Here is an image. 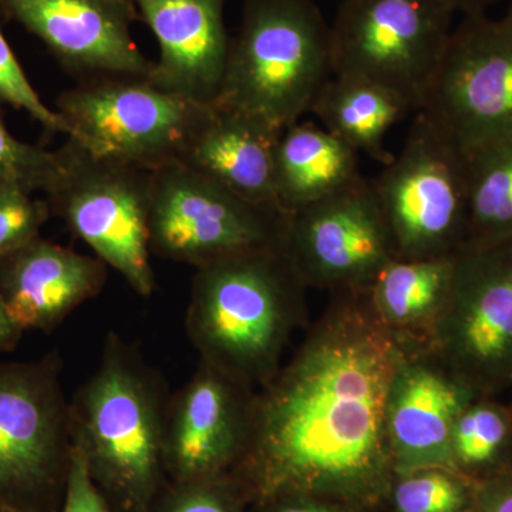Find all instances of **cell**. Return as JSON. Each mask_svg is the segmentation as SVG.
<instances>
[{
  "mask_svg": "<svg viewBox=\"0 0 512 512\" xmlns=\"http://www.w3.org/2000/svg\"><path fill=\"white\" fill-rule=\"evenodd\" d=\"M330 295L291 359L254 394L247 447L231 473L251 508L286 495L386 508L387 400L404 348L377 323L367 291Z\"/></svg>",
  "mask_w": 512,
  "mask_h": 512,
  "instance_id": "6da1fadb",
  "label": "cell"
},
{
  "mask_svg": "<svg viewBox=\"0 0 512 512\" xmlns=\"http://www.w3.org/2000/svg\"><path fill=\"white\" fill-rule=\"evenodd\" d=\"M170 397L163 376L136 345L111 330L99 366L69 400L73 446L119 512H150L167 487Z\"/></svg>",
  "mask_w": 512,
  "mask_h": 512,
  "instance_id": "7a4b0ae2",
  "label": "cell"
},
{
  "mask_svg": "<svg viewBox=\"0 0 512 512\" xmlns=\"http://www.w3.org/2000/svg\"><path fill=\"white\" fill-rule=\"evenodd\" d=\"M284 249L228 256L195 268L185 329L200 362L258 390L278 373L308 298Z\"/></svg>",
  "mask_w": 512,
  "mask_h": 512,
  "instance_id": "3957f363",
  "label": "cell"
},
{
  "mask_svg": "<svg viewBox=\"0 0 512 512\" xmlns=\"http://www.w3.org/2000/svg\"><path fill=\"white\" fill-rule=\"evenodd\" d=\"M330 77V26L313 0H244L212 104L284 131Z\"/></svg>",
  "mask_w": 512,
  "mask_h": 512,
  "instance_id": "277c9868",
  "label": "cell"
},
{
  "mask_svg": "<svg viewBox=\"0 0 512 512\" xmlns=\"http://www.w3.org/2000/svg\"><path fill=\"white\" fill-rule=\"evenodd\" d=\"M45 191L52 215L143 298L156 291L148 207L151 173L94 153L74 138L57 148Z\"/></svg>",
  "mask_w": 512,
  "mask_h": 512,
  "instance_id": "5b68a950",
  "label": "cell"
},
{
  "mask_svg": "<svg viewBox=\"0 0 512 512\" xmlns=\"http://www.w3.org/2000/svg\"><path fill=\"white\" fill-rule=\"evenodd\" d=\"M72 453L59 355L0 362V508L59 512Z\"/></svg>",
  "mask_w": 512,
  "mask_h": 512,
  "instance_id": "8992f818",
  "label": "cell"
},
{
  "mask_svg": "<svg viewBox=\"0 0 512 512\" xmlns=\"http://www.w3.org/2000/svg\"><path fill=\"white\" fill-rule=\"evenodd\" d=\"M453 18L443 0H340L330 25L332 76L376 84L419 111Z\"/></svg>",
  "mask_w": 512,
  "mask_h": 512,
  "instance_id": "52a82bcc",
  "label": "cell"
},
{
  "mask_svg": "<svg viewBox=\"0 0 512 512\" xmlns=\"http://www.w3.org/2000/svg\"><path fill=\"white\" fill-rule=\"evenodd\" d=\"M396 258L457 255L467 247L466 156L417 113L399 156L370 180Z\"/></svg>",
  "mask_w": 512,
  "mask_h": 512,
  "instance_id": "ba28073f",
  "label": "cell"
},
{
  "mask_svg": "<svg viewBox=\"0 0 512 512\" xmlns=\"http://www.w3.org/2000/svg\"><path fill=\"white\" fill-rule=\"evenodd\" d=\"M210 110L140 76L82 80L56 100L70 138L150 173L180 161Z\"/></svg>",
  "mask_w": 512,
  "mask_h": 512,
  "instance_id": "9c48e42d",
  "label": "cell"
},
{
  "mask_svg": "<svg viewBox=\"0 0 512 512\" xmlns=\"http://www.w3.org/2000/svg\"><path fill=\"white\" fill-rule=\"evenodd\" d=\"M286 218L259 207L187 165L151 171V254L200 268L228 256L281 248Z\"/></svg>",
  "mask_w": 512,
  "mask_h": 512,
  "instance_id": "30bf717a",
  "label": "cell"
},
{
  "mask_svg": "<svg viewBox=\"0 0 512 512\" xmlns=\"http://www.w3.org/2000/svg\"><path fill=\"white\" fill-rule=\"evenodd\" d=\"M424 349L481 396L511 389L512 244L458 252L446 308Z\"/></svg>",
  "mask_w": 512,
  "mask_h": 512,
  "instance_id": "8fae6325",
  "label": "cell"
},
{
  "mask_svg": "<svg viewBox=\"0 0 512 512\" xmlns=\"http://www.w3.org/2000/svg\"><path fill=\"white\" fill-rule=\"evenodd\" d=\"M463 153L512 137V22L466 16L417 111Z\"/></svg>",
  "mask_w": 512,
  "mask_h": 512,
  "instance_id": "7c38bea8",
  "label": "cell"
},
{
  "mask_svg": "<svg viewBox=\"0 0 512 512\" xmlns=\"http://www.w3.org/2000/svg\"><path fill=\"white\" fill-rule=\"evenodd\" d=\"M285 255L308 289L366 292L396 259L370 181L292 212Z\"/></svg>",
  "mask_w": 512,
  "mask_h": 512,
  "instance_id": "4fadbf2b",
  "label": "cell"
},
{
  "mask_svg": "<svg viewBox=\"0 0 512 512\" xmlns=\"http://www.w3.org/2000/svg\"><path fill=\"white\" fill-rule=\"evenodd\" d=\"M0 16L36 36L79 82L153 72L131 35L140 20L131 0H0Z\"/></svg>",
  "mask_w": 512,
  "mask_h": 512,
  "instance_id": "5bb4252c",
  "label": "cell"
},
{
  "mask_svg": "<svg viewBox=\"0 0 512 512\" xmlns=\"http://www.w3.org/2000/svg\"><path fill=\"white\" fill-rule=\"evenodd\" d=\"M255 392L200 362L168 403L164 436L168 483L232 473L247 447Z\"/></svg>",
  "mask_w": 512,
  "mask_h": 512,
  "instance_id": "9a60e30c",
  "label": "cell"
},
{
  "mask_svg": "<svg viewBox=\"0 0 512 512\" xmlns=\"http://www.w3.org/2000/svg\"><path fill=\"white\" fill-rule=\"evenodd\" d=\"M480 396L427 349H406L390 387L386 433L394 476L424 467H453L451 430Z\"/></svg>",
  "mask_w": 512,
  "mask_h": 512,
  "instance_id": "2e32d148",
  "label": "cell"
},
{
  "mask_svg": "<svg viewBox=\"0 0 512 512\" xmlns=\"http://www.w3.org/2000/svg\"><path fill=\"white\" fill-rule=\"evenodd\" d=\"M157 40L148 79L165 92L212 104L220 93L231 36L227 0H131Z\"/></svg>",
  "mask_w": 512,
  "mask_h": 512,
  "instance_id": "e0dca14e",
  "label": "cell"
},
{
  "mask_svg": "<svg viewBox=\"0 0 512 512\" xmlns=\"http://www.w3.org/2000/svg\"><path fill=\"white\" fill-rule=\"evenodd\" d=\"M107 268L97 256L39 237L0 258V296L23 332H52L103 291Z\"/></svg>",
  "mask_w": 512,
  "mask_h": 512,
  "instance_id": "ac0fdd59",
  "label": "cell"
},
{
  "mask_svg": "<svg viewBox=\"0 0 512 512\" xmlns=\"http://www.w3.org/2000/svg\"><path fill=\"white\" fill-rule=\"evenodd\" d=\"M281 133L254 117L211 104L178 163L252 204L285 214L275 192V153Z\"/></svg>",
  "mask_w": 512,
  "mask_h": 512,
  "instance_id": "d6986e66",
  "label": "cell"
},
{
  "mask_svg": "<svg viewBox=\"0 0 512 512\" xmlns=\"http://www.w3.org/2000/svg\"><path fill=\"white\" fill-rule=\"evenodd\" d=\"M456 255L393 259L367 291L370 311L403 348H426L446 308Z\"/></svg>",
  "mask_w": 512,
  "mask_h": 512,
  "instance_id": "ffe728a7",
  "label": "cell"
},
{
  "mask_svg": "<svg viewBox=\"0 0 512 512\" xmlns=\"http://www.w3.org/2000/svg\"><path fill=\"white\" fill-rule=\"evenodd\" d=\"M359 153L318 123L285 128L275 153V192L286 215L362 181Z\"/></svg>",
  "mask_w": 512,
  "mask_h": 512,
  "instance_id": "44dd1931",
  "label": "cell"
},
{
  "mask_svg": "<svg viewBox=\"0 0 512 512\" xmlns=\"http://www.w3.org/2000/svg\"><path fill=\"white\" fill-rule=\"evenodd\" d=\"M410 111L399 97L376 84L332 76L316 94L309 113L357 153L386 165L394 156L384 138Z\"/></svg>",
  "mask_w": 512,
  "mask_h": 512,
  "instance_id": "7402d4cb",
  "label": "cell"
},
{
  "mask_svg": "<svg viewBox=\"0 0 512 512\" xmlns=\"http://www.w3.org/2000/svg\"><path fill=\"white\" fill-rule=\"evenodd\" d=\"M464 156L470 197L467 247L512 244V137Z\"/></svg>",
  "mask_w": 512,
  "mask_h": 512,
  "instance_id": "603a6c76",
  "label": "cell"
},
{
  "mask_svg": "<svg viewBox=\"0 0 512 512\" xmlns=\"http://www.w3.org/2000/svg\"><path fill=\"white\" fill-rule=\"evenodd\" d=\"M453 467L471 480L512 464V414L493 396H477L461 410L451 430Z\"/></svg>",
  "mask_w": 512,
  "mask_h": 512,
  "instance_id": "cb8c5ba5",
  "label": "cell"
},
{
  "mask_svg": "<svg viewBox=\"0 0 512 512\" xmlns=\"http://www.w3.org/2000/svg\"><path fill=\"white\" fill-rule=\"evenodd\" d=\"M476 480L448 467L396 474L387 495L392 512H470Z\"/></svg>",
  "mask_w": 512,
  "mask_h": 512,
  "instance_id": "d4e9b609",
  "label": "cell"
},
{
  "mask_svg": "<svg viewBox=\"0 0 512 512\" xmlns=\"http://www.w3.org/2000/svg\"><path fill=\"white\" fill-rule=\"evenodd\" d=\"M150 512H251L241 485L231 474L191 483H168Z\"/></svg>",
  "mask_w": 512,
  "mask_h": 512,
  "instance_id": "484cf974",
  "label": "cell"
},
{
  "mask_svg": "<svg viewBox=\"0 0 512 512\" xmlns=\"http://www.w3.org/2000/svg\"><path fill=\"white\" fill-rule=\"evenodd\" d=\"M50 215L47 200L19 184L0 185V258L39 238Z\"/></svg>",
  "mask_w": 512,
  "mask_h": 512,
  "instance_id": "4316f807",
  "label": "cell"
},
{
  "mask_svg": "<svg viewBox=\"0 0 512 512\" xmlns=\"http://www.w3.org/2000/svg\"><path fill=\"white\" fill-rule=\"evenodd\" d=\"M56 170V150L20 141L0 120V185L19 184L30 192H45Z\"/></svg>",
  "mask_w": 512,
  "mask_h": 512,
  "instance_id": "83f0119b",
  "label": "cell"
},
{
  "mask_svg": "<svg viewBox=\"0 0 512 512\" xmlns=\"http://www.w3.org/2000/svg\"><path fill=\"white\" fill-rule=\"evenodd\" d=\"M2 19V16H0ZM0 101L13 109L25 111L50 133L69 137L70 130L60 114L40 99L35 87L29 82L22 64L0 29Z\"/></svg>",
  "mask_w": 512,
  "mask_h": 512,
  "instance_id": "f1b7e54d",
  "label": "cell"
},
{
  "mask_svg": "<svg viewBox=\"0 0 512 512\" xmlns=\"http://www.w3.org/2000/svg\"><path fill=\"white\" fill-rule=\"evenodd\" d=\"M59 512H119L94 483L82 454L74 446L66 491Z\"/></svg>",
  "mask_w": 512,
  "mask_h": 512,
  "instance_id": "f546056e",
  "label": "cell"
},
{
  "mask_svg": "<svg viewBox=\"0 0 512 512\" xmlns=\"http://www.w3.org/2000/svg\"><path fill=\"white\" fill-rule=\"evenodd\" d=\"M470 512H512V464L476 481Z\"/></svg>",
  "mask_w": 512,
  "mask_h": 512,
  "instance_id": "4dcf8cb0",
  "label": "cell"
},
{
  "mask_svg": "<svg viewBox=\"0 0 512 512\" xmlns=\"http://www.w3.org/2000/svg\"><path fill=\"white\" fill-rule=\"evenodd\" d=\"M251 512H366L340 501L312 495H286L251 508Z\"/></svg>",
  "mask_w": 512,
  "mask_h": 512,
  "instance_id": "1f68e13d",
  "label": "cell"
},
{
  "mask_svg": "<svg viewBox=\"0 0 512 512\" xmlns=\"http://www.w3.org/2000/svg\"><path fill=\"white\" fill-rule=\"evenodd\" d=\"M22 335L23 330L10 318L5 302L0 296V357L15 349Z\"/></svg>",
  "mask_w": 512,
  "mask_h": 512,
  "instance_id": "d6a6232c",
  "label": "cell"
},
{
  "mask_svg": "<svg viewBox=\"0 0 512 512\" xmlns=\"http://www.w3.org/2000/svg\"><path fill=\"white\" fill-rule=\"evenodd\" d=\"M443 2L453 10L454 15L461 13L463 18H466V16L487 15V10L501 0H443Z\"/></svg>",
  "mask_w": 512,
  "mask_h": 512,
  "instance_id": "836d02e7",
  "label": "cell"
},
{
  "mask_svg": "<svg viewBox=\"0 0 512 512\" xmlns=\"http://www.w3.org/2000/svg\"><path fill=\"white\" fill-rule=\"evenodd\" d=\"M504 18L510 19L512 22V0H510V5H508L507 13H505Z\"/></svg>",
  "mask_w": 512,
  "mask_h": 512,
  "instance_id": "e575fe53",
  "label": "cell"
},
{
  "mask_svg": "<svg viewBox=\"0 0 512 512\" xmlns=\"http://www.w3.org/2000/svg\"><path fill=\"white\" fill-rule=\"evenodd\" d=\"M0 512H25V511L15 510V508H0Z\"/></svg>",
  "mask_w": 512,
  "mask_h": 512,
  "instance_id": "d590c367",
  "label": "cell"
},
{
  "mask_svg": "<svg viewBox=\"0 0 512 512\" xmlns=\"http://www.w3.org/2000/svg\"><path fill=\"white\" fill-rule=\"evenodd\" d=\"M511 389H512V387H511ZM508 407H510V412H511V414H512V400H511V403H510V404H508Z\"/></svg>",
  "mask_w": 512,
  "mask_h": 512,
  "instance_id": "8d00e7d4",
  "label": "cell"
}]
</instances>
